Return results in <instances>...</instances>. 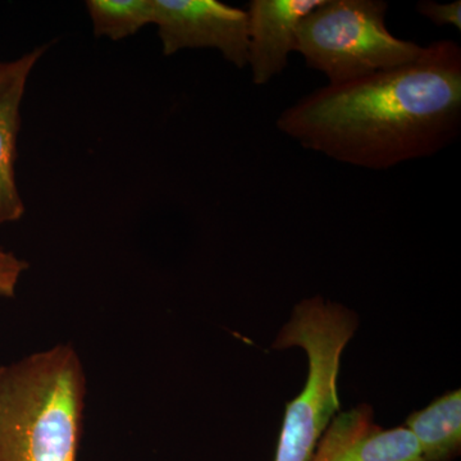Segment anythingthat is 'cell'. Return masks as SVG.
Returning <instances> with one entry per match:
<instances>
[{
    "mask_svg": "<svg viewBox=\"0 0 461 461\" xmlns=\"http://www.w3.org/2000/svg\"><path fill=\"white\" fill-rule=\"evenodd\" d=\"M86 8L98 38L122 41L153 25V0H87Z\"/></svg>",
    "mask_w": 461,
    "mask_h": 461,
    "instance_id": "10",
    "label": "cell"
},
{
    "mask_svg": "<svg viewBox=\"0 0 461 461\" xmlns=\"http://www.w3.org/2000/svg\"><path fill=\"white\" fill-rule=\"evenodd\" d=\"M12 67H14V62L0 63V89H2L3 85L7 81L8 76L12 71Z\"/></svg>",
    "mask_w": 461,
    "mask_h": 461,
    "instance_id": "13",
    "label": "cell"
},
{
    "mask_svg": "<svg viewBox=\"0 0 461 461\" xmlns=\"http://www.w3.org/2000/svg\"><path fill=\"white\" fill-rule=\"evenodd\" d=\"M323 0H251L248 14V65L258 86L288 66L296 50L297 29Z\"/></svg>",
    "mask_w": 461,
    "mask_h": 461,
    "instance_id": "7",
    "label": "cell"
},
{
    "mask_svg": "<svg viewBox=\"0 0 461 461\" xmlns=\"http://www.w3.org/2000/svg\"><path fill=\"white\" fill-rule=\"evenodd\" d=\"M29 268V263L16 254L0 248V297L16 295L18 284L23 273Z\"/></svg>",
    "mask_w": 461,
    "mask_h": 461,
    "instance_id": "12",
    "label": "cell"
},
{
    "mask_svg": "<svg viewBox=\"0 0 461 461\" xmlns=\"http://www.w3.org/2000/svg\"><path fill=\"white\" fill-rule=\"evenodd\" d=\"M417 12L435 23L436 26H453L457 32L461 30V2L438 3L435 0H420Z\"/></svg>",
    "mask_w": 461,
    "mask_h": 461,
    "instance_id": "11",
    "label": "cell"
},
{
    "mask_svg": "<svg viewBox=\"0 0 461 461\" xmlns=\"http://www.w3.org/2000/svg\"><path fill=\"white\" fill-rule=\"evenodd\" d=\"M384 0H323L297 29L295 53L329 85L350 83L414 62L423 45L388 30Z\"/></svg>",
    "mask_w": 461,
    "mask_h": 461,
    "instance_id": "4",
    "label": "cell"
},
{
    "mask_svg": "<svg viewBox=\"0 0 461 461\" xmlns=\"http://www.w3.org/2000/svg\"><path fill=\"white\" fill-rule=\"evenodd\" d=\"M357 327L353 312L321 296L294 308L273 348H302L308 357L309 373L302 393L287 402L275 461H311L318 441L339 411V364Z\"/></svg>",
    "mask_w": 461,
    "mask_h": 461,
    "instance_id": "3",
    "label": "cell"
},
{
    "mask_svg": "<svg viewBox=\"0 0 461 461\" xmlns=\"http://www.w3.org/2000/svg\"><path fill=\"white\" fill-rule=\"evenodd\" d=\"M86 393L68 344L0 366V461H77Z\"/></svg>",
    "mask_w": 461,
    "mask_h": 461,
    "instance_id": "2",
    "label": "cell"
},
{
    "mask_svg": "<svg viewBox=\"0 0 461 461\" xmlns=\"http://www.w3.org/2000/svg\"><path fill=\"white\" fill-rule=\"evenodd\" d=\"M311 461H424L417 439L403 427L384 429L362 403L332 418Z\"/></svg>",
    "mask_w": 461,
    "mask_h": 461,
    "instance_id": "6",
    "label": "cell"
},
{
    "mask_svg": "<svg viewBox=\"0 0 461 461\" xmlns=\"http://www.w3.org/2000/svg\"><path fill=\"white\" fill-rule=\"evenodd\" d=\"M277 129L308 150L371 171L435 156L461 132V48L433 41L408 65L320 87L285 109Z\"/></svg>",
    "mask_w": 461,
    "mask_h": 461,
    "instance_id": "1",
    "label": "cell"
},
{
    "mask_svg": "<svg viewBox=\"0 0 461 461\" xmlns=\"http://www.w3.org/2000/svg\"><path fill=\"white\" fill-rule=\"evenodd\" d=\"M163 54L215 50L240 69L248 65V14L218 0H153Z\"/></svg>",
    "mask_w": 461,
    "mask_h": 461,
    "instance_id": "5",
    "label": "cell"
},
{
    "mask_svg": "<svg viewBox=\"0 0 461 461\" xmlns=\"http://www.w3.org/2000/svg\"><path fill=\"white\" fill-rule=\"evenodd\" d=\"M45 50L47 45L14 60L11 74L0 89V224L16 222L25 214L14 175L21 103L29 76Z\"/></svg>",
    "mask_w": 461,
    "mask_h": 461,
    "instance_id": "8",
    "label": "cell"
},
{
    "mask_svg": "<svg viewBox=\"0 0 461 461\" xmlns=\"http://www.w3.org/2000/svg\"><path fill=\"white\" fill-rule=\"evenodd\" d=\"M406 429L417 439L424 461H453L461 451V393H445L409 415Z\"/></svg>",
    "mask_w": 461,
    "mask_h": 461,
    "instance_id": "9",
    "label": "cell"
}]
</instances>
